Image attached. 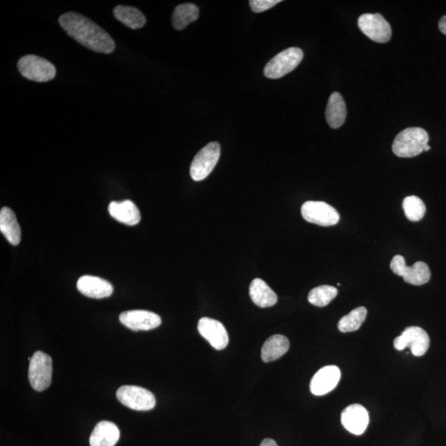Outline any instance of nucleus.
Masks as SVG:
<instances>
[{"label": "nucleus", "instance_id": "obj_1", "mask_svg": "<svg viewBox=\"0 0 446 446\" xmlns=\"http://www.w3.org/2000/svg\"><path fill=\"white\" fill-rule=\"evenodd\" d=\"M59 23L67 35L86 48L104 54L115 52V41L111 36L86 17L69 12L60 17Z\"/></svg>", "mask_w": 446, "mask_h": 446}, {"label": "nucleus", "instance_id": "obj_2", "mask_svg": "<svg viewBox=\"0 0 446 446\" xmlns=\"http://www.w3.org/2000/svg\"><path fill=\"white\" fill-rule=\"evenodd\" d=\"M429 135L420 128H409L403 130L395 137L393 151L398 157L411 158L431 150L428 145Z\"/></svg>", "mask_w": 446, "mask_h": 446}, {"label": "nucleus", "instance_id": "obj_3", "mask_svg": "<svg viewBox=\"0 0 446 446\" xmlns=\"http://www.w3.org/2000/svg\"><path fill=\"white\" fill-rule=\"evenodd\" d=\"M18 68L23 77L36 82H48L57 75L56 67L52 63L35 55H27L21 58Z\"/></svg>", "mask_w": 446, "mask_h": 446}, {"label": "nucleus", "instance_id": "obj_4", "mask_svg": "<svg viewBox=\"0 0 446 446\" xmlns=\"http://www.w3.org/2000/svg\"><path fill=\"white\" fill-rule=\"evenodd\" d=\"M52 357L44 352H35L32 357L28 369V380L32 389L37 392H43L52 384Z\"/></svg>", "mask_w": 446, "mask_h": 446}, {"label": "nucleus", "instance_id": "obj_5", "mask_svg": "<svg viewBox=\"0 0 446 446\" xmlns=\"http://www.w3.org/2000/svg\"><path fill=\"white\" fill-rule=\"evenodd\" d=\"M304 59L300 48H288L276 55L264 67V74L269 79H280L291 72Z\"/></svg>", "mask_w": 446, "mask_h": 446}, {"label": "nucleus", "instance_id": "obj_6", "mask_svg": "<svg viewBox=\"0 0 446 446\" xmlns=\"http://www.w3.org/2000/svg\"><path fill=\"white\" fill-rule=\"evenodd\" d=\"M221 146L217 142H210L201 149L193 158L191 175L193 180L201 181L207 178L216 166L220 158Z\"/></svg>", "mask_w": 446, "mask_h": 446}, {"label": "nucleus", "instance_id": "obj_7", "mask_svg": "<svg viewBox=\"0 0 446 446\" xmlns=\"http://www.w3.org/2000/svg\"><path fill=\"white\" fill-rule=\"evenodd\" d=\"M117 398L125 407L136 411H149L155 406V398L142 387L125 385L117 391Z\"/></svg>", "mask_w": 446, "mask_h": 446}, {"label": "nucleus", "instance_id": "obj_8", "mask_svg": "<svg viewBox=\"0 0 446 446\" xmlns=\"http://www.w3.org/2000/svg\"><path fill=\"white\" fill-rule=\"evenodd\" d=\"M390 268L395 275L403 277L406 283L412 285H423L431 279L430 268L426 263L418 262L414 266H407L405 259L402 255L394 256Z\"/></svg>", "mask_w": 446, "mask_h": 446}, {"label": "nucleus", "instance_id": "obj_9", "mask_svg": "<svg viewBox=\"0 0 446 446\" xmlns=\"http://www.w3.org/2000/svg\"><path fill=\"white\" fill-rule=\"evenodd\" d=\"M301 213L307 222L319 226H334L340 221L339 213L325 202L307 201L302 206Z\"/></svg>", "mask_w": 446, "mask_h": 446}, {"label": "nucleus", "instance_id": "obj_10", "mask_svg": "<svg viewBox=\"0 0 446 446\" xmlns=\"http://www.w3.org/2000/svg\"><path fill=\"white\" fill-rule=\"evenodd\" d=\"M394 346L398 351H403L407 347L410 348L412 355L423 356L430 347V338L423 328L409 327L395 338Z\"/></svg>", "mask_w": 446, "mask_h": 446}, {"label": "nucleus", "instance_id": "obj_11", "mask_svg": "<svg viewBox=\"0 0 446 446\" xmlns=\"http://www.w3.org/2000/svg\"><path fill=\"white\" fill-rule=\"evenodd\" d=\"M358 26L369 39L378 43H386L392 37V29L380 14H365L358 19Z\"/></svg>", "mask_w": 446, "mask_h": 446}, {"label": "nucleus", "instance_id": "obj_12", "mask_svg": "<svg viewBox=\"0 0 446 446\" xmlns=\"http://www.w3.org/2000/svg\"><path fill=\"white\" fill-rule=\"evenodd\" d=\"M197 330L202 336L208 340L217 351L223 350L229 343V336L226 328L217 320L203 318L197 324Z\"/></svg>", "mask_w": 446, "mask_h": 446}, {"label": "nucleus", "instance_id": "obj_13", "mask_svg": "<svg viewBox=\"0 0 446 446\" xmlns=\"http://www.w3.org/2000/svg\"><path fill=\"white\" fill-rule=\"evenodd\" d=\"M122 324L133 331H149L161 326L162 318L150 311L131 310L121 313Z\"/></svg>", "mask_w": 446, "mask_h": 446}, {"label": "nucleus", "instance_id": "obj_14", "mask_svg": "<svg viewBox=\"0 0 446 446\" xmlns=\"http://www.w3.org/2000/svg\"><path fill=\"white\" fill-rule=\"evenodd\" d=\"M340 380V370L336 365H328L319 369L310 382L311 393L322 396L333 390Z\"/></svg>", "mask_w": 446, "mask_h": 446}, {"label": "nucleus", "instance_id": "obj_15", "mask_svg": "<svg viewBox=\"0 0 446 446\" xmlns=\"http://www.w3.org/2000/svg\"><path fill=\"white\" fill-rule=\"evenodd\" d=\"M369 423V412L360 404H352L345 408L342 412V426L351 434H363L368 427Z\"/></svg>", "mask_w": 446, "mask_h": 446}, {"label": "nucleus", "instance_id": "obj_16", "mask_svg": "<svg viewBox=\"0 0 446 446\" xmlns=\"http://www.w3.org/2000/svg\"><path fill=\"white\" fill-rule=\"evenodd\" d=\"M77 289L84 295L97 300L111 296L113 292V285L108 281L90 275L79 278Z\"/></svg>", "mask_w": 446, "mask_h": 446}, {"label": "nucleus", "instance_id": "obj_17", "mask_svg": "<svg viewBox=\"0 0 446 446\" xmlns=\"http://www.w3.org/2000/svg\"><path fill=\"white\" fill-rule=\"evenodd\" d=\"M108 213L115 220L126 225L135 226L141 221L140 211L130 200L112 202L108 206Z\"/></svg>", "mask_w": 446, "mask_h": 446}, {"label": "nucleus", "instance_id": "obj_18", "mask_svg": "<svg viewBox=\"0 0 446 446\" xmlns=\"http://www.w3.org/2000/svg\"><path fill=\"white\" fill-rule=\"evenodd\" d=\"M119 438V427L115 423L103 420L97 424L92 432L90 444L91 446H115Z\"/></svg>", "mask_w": 446, "mask_h": 446}, {"label": "nucleus", "instance_id": "obj_19", "mask_svg": "<svg viewBox=\"0 0 446 446\" xmlns=\"http://www.w3.org/2000/svg\"><path fill=\"white\" fill-rule=\"evenodd\" d=\"M347 117V105L342 95L338 92L332 93L328 100L326 119L331 128L342 127Z\"/></svg>", "mask_w": 446, "mask_h": 446}, {"label": "nucleus", "instance_id": "obj_20", "mask_svg": "<svg viewBox=\"0 0 446 446\" xmlns=\"http://www.w3.org/2000/svg\"><path fill=\"white\" fill-rule=\"evenodd\" d=\"M0 231L8 240V242L14 246H18L22 237L20 226L12 210L3 208L0 211Z\"/></svg>", "mask_w": 446, "mask_h": 446}, {"label": "nucleus", "instance_id": "obj_21", "mask_svg": "<svg viewBox=\"0 0 446 446\" xmlns=\"http://www.w3.org/2000/svg\"><path fill=\"white\" fill-rule=\"evenodd\" d=\"M249 293L252 302L260 308H269L275 305L278 301L276 293L262 279L251 282Z\"/></svg>", "mask_w": 446, "mask_h": 446}, {"label": "nucleus", "instance_id": "obj_22", "mask_svg": "<svg viewBox=\"0 0 446 446\" xmlns=\"http://www.w3.org/2000/svg\"><path fill=\"white\" fill-rule=\"evenodd\" d=\"M289 340L283 335H275L267 339L262 349V359L266 363L280 359L289 350Z\"/></svg>", "mask_w": 446, "mask_h": 446}, {"label": "nucleus", "instance_id": "obj_23", "mask_svg": "<svg viewBox=\"0 0 446 446\" xmlns=\"http://www.w3.org/2000/svg\"><path fill=\"white\" fill-rule=\"evenodd\" d=\"M113 14L119 22L132 29L142 28L146 23L144 14L134 7L119 6L113 10Z\"/></svg>", "mask_w": 446, "mask_h": 446}, {"label": "nucleus", "instance_id": "obj_24", "mask_svg": "<svg viewBox=\"0 0 446 446\" xmlns=\"http://www.w3.org/2000/svg\"><path fill=\"white\" fill-rule=\"evenodd\" d=\"M200 10L195 4L183 3L175 8L172 24L176 30H183L199 18Z\"/></svg>", "mask_w": 446, "mask_h": 446}, {"label": "nucleus", "instance_id": "obj_25", "mask_svg": "<svg viewBox=\"0 0 446 446\" xmlns=\"http://www.w3.org/2000/svg\"><path fill=\"white\" fill-rule=\"evenodd\" d=\"M367 316V309L365 307L352 310L351 312L340 320L338 322V329L340 331L351 332L360 329L362 324L364 323Z\"/></svg>", "mask_w": 446, "mask_h": 446}, {"label": "nucleus", "instance_id": "obj_26", "mask_svg": "<svg viewBox=\"0 0 446 446\" xmlns=\"http://www.w3.org/2000/svg\"><path fill=\"white\" fill-rule=\"evenodd\" d=\"M338 290L330 285H321L311 290L309 294V302L311 304L323 308L338 296Z\"/></svg>", "mask_w": 446, "mask_h": 446}, {"label": "nucleus", "instance_id": "obj_27", "mask_svg": "<svg viewBox=\"0 0 446 446\" xmlns=\"http://www.w3.org/2000/svg\"><path fill=\"white\" fill-rule=\"evenodd\" d=\"M403 208L408 220L419 222L426 213V205L416 196H408L403 202Z\"/></svg>", "mask_w": 446, "mask_h": 446}, {"label": "nucleus", "instance_id": "obj_28", "mask_svg": "<svg viewBox=\"0 0 446 446\" xmlns=\"http://www.w3.org/2000/svg\"><path fill=\"white\" fill-rule=\"evenodd\" d=\"M280 2V0H251L249 3L252 11L262 12L271 10Z\"/></svg>", "mask_w": 446, "mask_h": 446}, {"label": "nucleus", "instance_id": "obj_29", "mask_svg": "<svg viewBox=\"0 0 446 446\" xmlns=\"http://www.w3.org/2000/svg\"><path fill=\"white\" fill-rule=\"evenodd\" d=\"M439 29L443 35H446V15L443 17L440 20Z\"/></svg>", "mask_w": 446, "mask_h": 446}, {"label": "nucleus", "instance_id": "obj_30", "mask_svg": "<svg viewBox=\"0 0 446 446\" xmlns=\"http://www.w3.org/2000/svg\"><path fill=\"white\" fill-rule=\"evenodd\" d=\"M260 446H279L277 445L275 440L271 438L264 439Z\"/></svg>", "mask_w": 446, "mask_h": 446}]
</instances>
